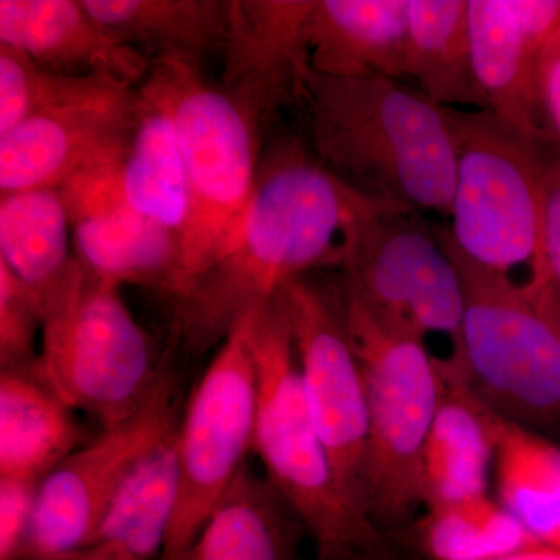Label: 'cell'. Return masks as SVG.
<instances>
[{
    "instance_id": "1",
    "label": "cell",
    "mask_w": 560,
    "mask_h": 560,
    "mask_svg": "<svg viewBox=\"0 0 560 560\" xmlns=\"http://www.w3.org/2000/svg\"><path fill=\"white\" fill-rule=\"evenodd\" d=\"M399 208L335 175L307 140L279 139L261 156L237 242L176 300V338L191 355L219 348L289 283L315 268H340L372 221Z\"/></svg>"
},
{
    "instance_id": "2",
    "label": "cell",
    "mask_w": 560,
    "mask_h": 560,
    "mask_svg": "<svg viewBox=\"0 0 560 560\" xmlns=\"http://www.w3.org/2000/svg\"><path fill=\"white\" fill-rule=\"evenodd\" d=\"M296 108L307 143L357 190L451 217L456 149L451 108L404 81L331 79L302 66Z\"/></svg>"
},
{
    "instance_id": "3",
    "label": "cell",
    "mask_w": 560,
    "mask_h": 560,
    "mask_svg": "<svg viewBox=\"0 0 560 560\" xmlns=\"http://www.w3.org/2000/svg\"><path fill=\"white\" fill-rule=\"evenodd\" d=\"M249 348L259 388L253 455L304 523L318 560H352L378 529L346 499L313 422L282 293L253 312Z\"/></svg>"
},
{
    "instance_id": "4",
    "label": "cell",
    "mask_w": 560,
    "mask_h": 560,
    "mask_svg": "<svg viewBox=\"0 0 560 560\" xmlns=\"http://www.w3.org/2000/svg\"><path fill=\"white\" fill-rule=\"evenodd\" d=\"M140 86L171 114L189 176L191 209L180 243L179 298L241 235L264 156V127L205 69L186 62H151Z\"/></svg>"
},
{
    "instance_id": "5",
    "label": "cell",
    "mask_w": 560,
    "mask_h": 560,
    "mask_svg": "<svg viewBox=\"0 0 560 560\" xmlns=\"http://www.w3.org/2000/svg\"><path fill=\"white\" fill-rule=\"evenodd\" d=\"M363 372L370 441L366 514L372 525H407L425 510L423 445L441 396V371L425 342L378 318L337 283Z\"/></svg>"
},
{
    "instance_id": "6",
    "label": "cell",
    "mask_w": 560,
    "mask_h": 560,
    "mask_svg": "<svg viewBox=\"0 0 560 560\" xmlns=\"http://www.w3.org/2000/svg\"><path fill=\"white\" fill-rule=\"evenodd\" d=\"M38 371L72 410L114 429L138 416L168 375L119 287L73 264L44 307Z\"/></svg>"
},
{
    "instance_id": "7",
    "label": "cell",
    "mask_w": 560,
    "mask_h": 560,
    "mask_svg": "<svg viewBox=\"0 0 560 560\" xmlns=\"http://www.w3.org/2000/svg\"><path fill=\"white\" fill-rule=\"evenodd\" d=\"M456 179L448 231L456 248L529 290L539 268L541 173L556 140L528 138L488 109L451 108Z\"/></svg>"
},
{
    "instance_id": "8",
    "label": "cell",
    "mask_w": 560,
    "mask_h": 560,
    "mask_svg": "<svg viewBox=\"0 0 560 560\" xmlns=\"http://www.w3.org/2000/svg\"><path fill=\"white\" fill-rule=\"evenodd\" d=\"M438 234L463 283L460 350L448 359L500 418L533 430L560 422V327L517 283L467 259Z\"/></svg>"
},
{
    "instance_id": "9",
    "label": "cell",
    "mask_w": 560,
    "mask_h": 560,
    "mask_svg": "<svg viewBox=\"0 0 560 560\" xmlns=\"http://www.w3.org/2000/svg\"><path fill=\"white\" fill-rule=\"evenodd\" d=\"M253 312L235 324L191 390L176 430L178 500L161 560H183L248 456L256 434Z\"/></svg>"
},
{
    "instance_id": "10",
    "label": "cell",
    "mask_w": 560,
    "mask_h": 560,
    "mask_svg": "<svg viewBox=\"0 0 560 560\" xmlns=\"http://www.w3.org/2000/svg\"><path fill=\"white\" fill-rule=\"evenodd\" d=\"M341 285L386 323L425 342L442 338L456 359L463 329V283L436 226L418 210L377 217L340 265ZM430 349V348H429Z\"/></svg>"
},
{
    "instance_id": "11",
    "label": "cell",
    "mask_w": 560,
    "mask_h": 560,
    "mask_svg": "<svg viewBox=\"0 0 560 560\" xmlns=\"http://www.w3.org/2000/svg\"><path fill=\"white\" fill-rule=\"evenodd\" d=\"M282 298L313 422L346 499L368 518L366 389L342 319L337 285L327 289L305 276L289 283Z\"/></svg>"
},
{
    "instance_id": "12",
    "label": "cell",
    "mask_w": 560,
    "mask_h": 560,
    "mask_svg": "<svg viewBox=\"0 0 560 560\" xmlns=\"http://www.w3.org/2000/svg\"><path fill=\"white\" fill-rule=\"evenodd\" d=\"M175 382H164L138 416L102 430L39 485L22 560H62L90 544L136 466L178 427Z\"/></svg>"
},
{
    "instance_id": "13",
    "label": "cell",
    "mask_w": 560,
    "mask_h": 560,
    "mask_svg": "<svg viewBox=\"0 0 560 560\" xmlns=\"http://www.w3.org/2000/svg\"><path fill=\"white\" fill-rule=\"evenodd\" d=\"M139 88L109 83L0 136V195L61 189L117 172L138 124Z\"/></svg>"
},
{
    "instance_id": "14",
    "label": "cell",
    "mask_w": 560,
    "mask_h": 560,
    "mask_svg": "<svg viewBox=\"0 0 560 560\" xmlns=\"http://www.w3.org/2000/svg\"><path fill=\"white\" fill-rule=\"evenodd\" d=\"M117 172L61 187L75 257L92 275L119 289L149 287L176 300L180 291L179 241L125 202Z\"/></svg>"
},
{
    "instance_id": "15",
    "label": "cell",
    "mask_w": 560,
    "mask_h": 560,
    "mask_svg": "<svg viewBox=\"0 0 560 560\" xmlns=\"http://www.w3.org/2000/svg\"><path fill=\"white\" fill-rule=\"evenodd\" d=\"M313 0H231L220 86L261 127L296 105Z\"/></svg>"
},
{
    "instance_id": "16",
    "label": "cell",
    "mask_w": 560,
    "mask_h": 560,
    "mask_svg": "<svg viewBox=\"0 0 560 560\" xmlns=\"http://www.w3.org/2000/svg\"><path fill=\"white\" fill-rule=\"evenodd\" d=\"M0 44L72 79L139 88L151 70L149 58L110 35L83 0H0Z\"/></svg>"
},
{
    "instance_id": "17",
    "label": "cell",
    "mask_w": 560,
    "mask_h": 560,
    "mask_svg": "<svg viewBox=\"0 0 560 560\" xmlns=\"http://www.w3.org/2000/svg\"><path fill=\"white\" fill-rule=\"evenodd\" d=\"M410 0H313L305 60L331 79L407 80Z\"/></svg>"
},
{
    "instance_id": "18",
    "label": "cell",
    "mask_w": 560,
    "mask_h": 560,
    "mask_svg": "<svg viewBox=\"0 0 560 560\" xmlns=\"http://www.w3.org/2000/svg\"><path fill=\"white\" fill-rule=\"evenodd\" d=\"M441 396L423 445L425 510L488 495L500 416L475 396L455 364L436 359Z\"/></svg>"
},
{
    "instance_id": "19",
    "label": "cell",
    "mask_w": 560,
    "mask_h": 560,
    "mask_svg": "<svg viewBox=\"0 0 560 560\" xmlns=\"http://www.w3.org/2000/svg\"><path fill=\"white\" fill-rule=\"evenodd\" d=\"M469 27L475 80L485 108L528 138L556 140L541 109L537 54L508 0H469Z\"/></svg>"
},
{
    "instance_id": "20",
    "label": "cell",
    "mask_w": 560,
    "mask_h": 560,
    "mask_svg": "<svg viewBox=\"0 0 560 560\" xmlns=\"http://www.w3.org/2000/svg\"><path fill=\"white\" fill-rule=\"evenodd\" d=\"M88 441L75 410L44 382L38 363L0 370V477L43 482Z\"/></svg>"
},
{
    "instance_id": "21",
    "label": "cell",
    "mask_w": 560,
    "mask_h": 560,
    "mask_svg": "<svg viewBox=\"0 0 560 560\" xmlns=\"http://www.w3.org/2000/svg\"><path fill=\"white\" fill-rule=\"evenodd\" d=\"M83 3L110 35L151 62L180 61L205 69L212 58L221 60L231 0H83Z\"/></svg>"
},
{
    "instance_id": "22",
    "label": "cell",
    "mask_w": 560,
    "mask_h": 560,
    "mask_svg": "<svg viewBox=\"0 0 560 560\" xmlns=\"http://www.w3.org/2000/svg\"><path fill=\"white\" fill-rule=\"evenodd\" d=\"M175 430L145 456L86 547L62 560H161L178 500Z\"/></svg>"
},
{
    "instance_id": "23",
    "label": "cell",
    "mask_w": 560,
    "mask_h": 560,
    "mask_svg": "<svg viewBox=\"0 0 560 560\" xmlns=\"http://www.w3.org/2000/svg\"><path fill=\"white\" fill-rule=\"evenodd\" d=\"M304 534L293 508L246 463L183 560H298Z\"/></svg>"
},
{
    "instance_id": "24",
    "label": "cell",
    "mask_w": 560,
    "mask_h": 560,
    "mask_svg": "<svg viewBox=\"0 0 560 560\" xmlns=\"http://www.w3.org/2000/svg\"><path fill=\"white\" fill-rule=\"evenodd\" d=\"M139 92L138 124L117 183L135 212L172 232L180 245L191 209L186 162L171 114L147 88Z\"/></svg>"
},
{
    "instance_id": "25",
    "label": "cell",
    "mask_w": 560,
    "mask_h": 560,
    "mask_svg": "<svg viewBox=\"0 0 560 560\" xmlns=\"http://www.w3.org/2000/svg\"><path fill=\"white\" fill-rule=\"evenodd\" d=\"M72 223L61 189L0 195V264L35 294L40 311L68 280Z\"/></svg>"
},
{
    "instance_id": "26",
    "label": "cell",
    "mask_w": 560,
    "mask_h": 560,
    "mask_svg": "<svg viewBox=\"0 0 560 560\" xmlns=\"http://www.w3.org/2000/svg\"><path fill=\"white\" fill-rule=\"evenodd\" d=\"M407 79L445 108L486 109L471 60L469 0H410Z\"/></svg>"
},
{
    "instance_id": "27",
    "label": "cell",
    "mask_w": 560,
    "mask_h": 560,
    "mask_svg": "<svg viewBox=\"0 0 560 560\" xmlns=\"http://www.w3.org/2000/svg\"><path fill=\"white\" fill-rule=\"evenodd\" d=\"M493 469L501 506L540 545L560 550L559 445L500 418Z\"/></svg>"
},
{
    "instance_id": "28",
    "label": "cell",
    "mask_w": 560,
    "mask_h": 560,
    "mask_svg": "<svg viewBox=\"0 0 560 560\" xmlns=\"http://www.w3.org/2000/svg\"><path fill=\"white\" fill-rule=\"evenodd\" d=\"M416 528L434 560H497L544 547L489 495L427 508Z\"/></svg>"
},
{
    "instance_id": "29",
    "label": "cell",
    "mask_w": 560,
    "mask_h": 560,
    "mask_svg": "<svg viewBox=\"0 0 560 560\" xmlns=\"http://www.w3.org/2000/svg\"><path fill=\"white\" fill-rule=\"evenodd\" d=\"M109 83L117 81L58 75L40 68L21 50L0 44V136L33 116L80 101Z\"/></svg>"
},
{
    "instance_id": "30",
    "label": "cell",
    "mask_w": 560,
    "mask_h": 560,
    "mask_svg": "<svg viewBox=\"0 0 560 560\" xmlns=\"http://www.w3.org/2000/svg\"><path fill=\"white\" fill-rule=\"evenodd\" d=\"M526 291L560 327V143L548 150L541 173L539 268Z\"/></svg>"
},
{
    "instance_id": "31",
    "label": "cell",
    "mask_w": 560,
    "mask_h": 560,
    "mask_svg": "<svg viewBox=\"0 0 560 560\" xmlns=\"http://www.w3.org/2000/svg\"><path fill=\"white\" fill-rule=\"evenodd\" d=\"M43 311L35 294L0 264V370H28L38 363L36 338Z\"/></svg>"
},
{
    "instance_id": "32",
    "label": "cell",
    "mask_w": 560,
    "mask_h": 560,
    "mask_svg": "<svg viewBox=\"0 0 560 560\" xmlns=\"http://www.w3.org/2000/svg\"><path fill=\"white\" fill-rule=\"evenodd\" d=\"M40 482L0 477V560H22Z\"/></svg>"
},
{
    "instance_id": "33",
    "label": "cell",
    "mask_w": 560,
    "mask_h": 560,
    "mask_svg": "<svg viewBox=\"0 0 560 560\" xmlns=\"http://www.w3.org/2000/svg\"><path fill=\"white\" fill-rule=\"evenodd\" d=\"M508 5L526 43L537 55L560 32V0H508Z\"/></svg>"
},
{
    "instance_id": "34",
    "label": "cell",
    "mask_w": 560,
    "mask_h": 560,
    "mask_svg": "<svg viewBox=\"0 0 560 560\" xmlns=\"http://www.w3.org/2000/svg\"><path fill=\"white\" fill-rule=\"evenodd\" d=\"M537 88L548 127L560 143V32L537 55Z\"/></svg>"
},
{
    "instance_id": "35",
    "label": "cell",
    "mask_w": 560,
    "mask_h": 560,
    "mask_svg": "<svg viewBox=\"0 0 560 560\" xmlns=\"http://www.w3.org/2000/svg\"><path fill=\"white\" fill-rule=\"evenodd\" d=\"M497 560H560V550L548 547H536Z\"/></svg>"
}]
</instances>
